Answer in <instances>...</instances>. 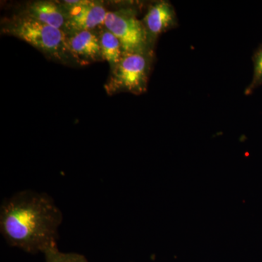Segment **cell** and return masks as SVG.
Here are the masks:
<instances>
[{
  "label": "cell",
  "mask_w": 262,
  "mask_h": 262,
  "mask_svg": "<svg viewBox=\"0 0 262 262\" xmlns=\"http://www.w3.org/2000/svg\"><path fill=\"white\" fill-rule=\"evenodd\" d=\"M62 213L46 193L24 190L3 202L0 231L11 246L35 254L57 247Z\"/></svg>",
  "instance_id": "6da1fadb"
},
{
  "label": "cell",
  "mask_w": 262,
  "mask_h": 262,
  "mask_svg": "<svg viewBox=\"0 0 262 262\" xmlns=\"http://www.w3.org/2000/svg\"><path fill=\"white\" fill-rule=\"evenodd\" d=\"M2 32L28 43L51 59L67 61L72 58L64 31L24 15H16L2 24Z\"/></svg>",
  "instance_id": "7a4b0ae2"
},
{
  "label": "cell",
  "mask_w": 262,
  "mask_h": 262,
  "mask_svg": "<svg viewBox=\"0 0 262 262\" xmlns=\"http://www.w3.org/2000/svg\"><path fill=\"white\" fill-rule=\"evenodd\" d=\"M154 51L143 53H124L120 62L111 69V73L105 84L108 95L130 93L144 94L152 67Z\"/></svg>",
  "instance_id": "3957f363"
},
{
  "label": "cell",
  "mask_w": 262,
  "mask_h": 262,
  "mask_svg": "<svg viewBox=\"0 0 262 262\" xmlns=\"http://www.w3.org/2000/svg\"><path fill=\"white\" fill-rule=\"evenodd\" d=\"M103 27L120 40L123 54L154 51L150 46L144 24L138 18L135 10L108 11Z\"/></svg>",
  "instance_id": "277c9868"
},
{
  "label": "cell",
  "mask_w": 262,
  "mask_h": 262,
  "mask_svg": "<svg viewBox=\"0 0 262 262\" xmlns=\"http://www.w3.org/2000/svg\"><path fill=\"white\" fill-rule=\"evenodd\" d=\"M67 24L64 32L68 34L82 31H93L104 26L108 11L103 5L91 1H66Z\"/></svg>",
  "instance_id": "5b68a950"
},
{
  "label": "cell",
  "mask_w": 262,
  "mask_h": 262,
  "mask_svg": "<svg viewBox=\"0 0 262 262\" xmlns=\"http://www.w3.org/2000/svg\"><path fill=\"white\" fill-rule=\"evenodd\" d=\"M142 22L147 33L150 46L153 49L157 39L162 34L179 26L178 17L173 5L164 0L150 5Z\"/></svg>",
  "instance_id": "8992f818"
},
{
  "label": "cell",
  "mask_w": 262,
  "mask_h": 262,
  "mask_svg": "<svg viewBox=\"0 0 262 262\" xmlns=\"http://www.w3.org/2000/svg\"><path fill=\"white\" fill-rule=\"evenodd\" d=\"M68 45L72 58L80 65L104 61L100 44L99 33L82 31L68 34Z\"/></svg>",
  "instance_id": "52a82bcc"
},
{
  "label": "cell",
  "mask_w": 262,
  "mask_h": 262,
  "mask_svg": "<svg viewBox=\"0 0 262 262\" xmlns=\"http://www.w3.org/2000/svg\"><path fill=\"white\" fill-rule=\"evenodd\" d=\"M37 21L64 31L67 11L63 5L51 1H36L29 3L21 13Z\"/></svg>",
  "instance_id": "ba28073f"
},
{
  "label": "cell",
  "mask_w": 262,
  "mask_h": 262,
  "mask_svg": "<svg viewBox=\"0 0 262 262\" xmlns=\"http://www.w3.org/2000/svg\"><path fill=\"white\" fill-rule=\"evenodd\" d=\"M99 37L103 59L113 69L120 62L123 55L121 43L116 36L104 27L99 32Z\"/></svg>",
  "instance_id": "9c48e42d"
},
{
  "label": "cell",
  "mask_w": 262,
  "mask_h": 262,
  "mask_svg": "<svg viewBox=\"0 0 262 262\" xmlns=\"http://www.w3.org/2000/svg\"><path fill=\"white\" fill-rule=\"evenodd\" d=\"M253 72L252 80L245 90V95L250 96L262 85V43L253 52L252 56Z\"/></svg>",
  "instance_id": "30bf717a"
},
{
  "label": "cell",
  "mask_w": 262,
  "mask_h": 262,
  "mask_svg": "<svg viewBox=\"0 0 262 262\" xmlns=\"http://www.w3.org/2000/svg\"><path fill=\"white\" fill-rule=\"evenodd\" d=\"M46 262H89L82 255L75 253H63L57 247L51 248L43 253Z\"/></svg>",
  "instance_id": "8fae6325"
}]
</instances>
